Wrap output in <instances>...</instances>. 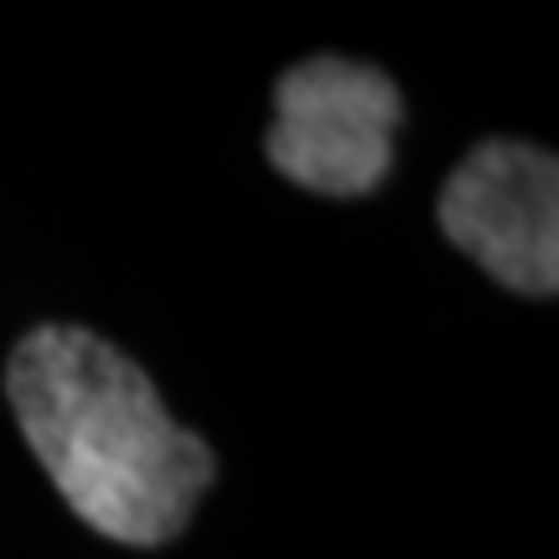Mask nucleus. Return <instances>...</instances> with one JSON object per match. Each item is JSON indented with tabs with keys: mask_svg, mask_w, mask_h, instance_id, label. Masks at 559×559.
Wrapping results in <instances>:
<instances>
[{
	"mask_svg": "<svg viewBox=\"0 0 559 559\" xmlns=\"http://www.w3.org/2000/svg\"><path fill=\"white\" fill-rule=\"evenodd\" d=\"M5 394L41 472L104 539H177L213 481V451L166 415L156 383L83 326H37L5 362Z\"/></svg>",
	"mask_w": 559,
	"mask_h": 559,
	"instance_id": "obj_1",
	"label": "nucleus"
},
{
	"mask_svg": "<svg viewBox=\"0 0 559 559\" xmlns=\"http://www.w3.org/2000/svg\"><path fill=\"white\" fill-rule=\"evenodd\" d=\"M400 120V88L379 68L311 58L290 68L275 88L270 160L311 192L358 198L389 177Z\"/></svg>",
	"mask_w": 559,
	"mask_h": 559,
	"instance_id": "obj_2",
	"label": "nucleus"
},
{
	"mask_svg": "<svg viewBox=\"0 0 559 559\" xmlns=\"http://www.w3.org/2000/svg\"><path fill=\"white\" fill-rule=\"evenodd\" d=\"M440 228L487 275L555 296L559 285V166L549 151L487 140L461 160L440 192Z\"/></svg>",
	"mask_w": 559,
	"mask_h": 559,
	"instance_id": "obj_3",
	"label": "nucleus"
}]
</instances>
